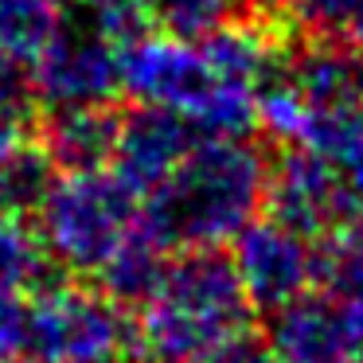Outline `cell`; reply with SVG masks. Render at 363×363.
<instances>
[{
    "label": "cell",
    "mask_w": 363,
    "mask_h": 363,
    "mask_svg": "<svg viewBox=\"0 0 363 363\" xmlns=\"http://www.w3.org/2000/svg\"><path fill=\"white\" fill-rule=\"evenodd\" d=\"M55 24L59 0H0V59L32 71Z\"/></svg>",
    "instance_id": "cell-17"
},
{
    "label": "cell",
    "mask_w": 363,
    "mask_h": 363,
    "mask_svg": "<svg viewBox=\"0 0 363 363\" xmlns=\"http://www.w3.org/2000/svg\"><path fill=\"white\" fill-rule=\"evenodd\" d=\"M55 258L28 215H0V293L35 297L51 285Z\"/></svg>",
    "instance_id": "cell-14"
},
{
    "label": "cell",
    "mask_w": 363,
    "mask_h": 363,
    "mask_svg": "<svg viewBox=\"0 0 363 363\" xmlns=\"http://www.w3.org/2000/svg\"><path fill=\"white\" fill-rule=\"evenodd\" d=\"M211 363H277L274 355H269V347L262 344V340H238V344H230L223 355H215Z\"/></svg>",
    "instance_id": "cell-21"
},
{
    "label": "cell",
    "mask_w": 363,
    "mask_h": 363,
    "mask_svg": "<svg viewBox=\"0 0 363 363\" xmlns=\"http://www.w3.org/2000/svg\"><path fill=\"white\" fill-rule=\"evenodd\" d=\"M121 94L188 118L203 137H246L262 86L219 59L207 40L145 35L121 55Z\"/></svg>",
    "instance_id": "cell-3"
},
{
    "label": "cell",
    "mask_w": 363,
    "mask_h": 363,
    "mask_svg": "<svg viewBox=\"0 0 363 363\" xmlns=\"http://www.w3.org/2000/svg\"><path fill=\"white\" fill-rule=\"evenodd\" d=\"M355 363H363V352H359V359H355Z\"/></svg>",
    "instance_id": "cell-23"
},
{
    "label": "cell",
    "mask_w": 363,
    "mask_h": 363,
    "mask_svg": "<svg viewBox=\"0 0 363 363\" xmlns=\"http://www.w3.org/2000/svg\"><path fill=\"white\" fill-rule=\"evenodd\" d=\"M230 262H235L238 281H242L254 313H277L289 301L305 297L320 274L316 242L301 230L285 227L274 215H266V219L258 215L235 238Z\"/></svg>",
    "instance_id": "cell-7"
},
{
    "label": "cell",
    "mask_w": 363,
    "mask_h": 363,
    "mask_svg": "<svg viewBox=\"0 0 363 363\" xmlns=\"http://www.w3.org/2000/svg\"><path fill=\"white\" fill-rule=\"evenodd\" d=\"M320 289L340 297L363 320V227H344L340 235L324 238L320 246Z\"/></svg>",
    "instance_id": "cell-18"
},
{
    "label": "cell",
    "mask_w": 363,
    "mask_h": 363,
    "mask_svg": "<svg viewBox=\"0 0 363 363\" xmlns=\"http://www.w3.org/2000/svg\"><path fill=\"white\" fill-rule=\"evenodd\" d=\"M269 168L250 137H199L172 176L145 196V227L168 250H219L266 207Z\"/></svg>",
    "instance_id": "cell-1"
},
{
    "label": "cell",
    "mask_w": 363,
    "mask_h": 363,
    "mask_svg": "<svg viewBox=\"0 0 363 363\" xmlns=\"http://www.w3.org/2000/svg\"><path fill=\"white\" fill-rule=\"evenodd\" d=\"M281 79L305 98L308 110L363 102V51L347 43L308 40L297 55L281 59Z\"/></svg>",
    "instance_id": "cell-11"
},
{
    "label": "cell",
    "mask_w": 363,
    "mask_h": 363,
    "mask_svg": "<svg viewBox=\"0 0 363 363\" xmlns=\"http://www.w3.org/2000/svg\"><path fill=\"white\" fill-rule=\"evenodd\" d=\"M269 0H149V12L168 35L180 40H203L219 28L254 20L266 12Z\"/></svg>",
    "instance_id": "cell-16"
},
{
    "label": "cell",
    "mask_w": 363,
    "mask_h": 363,
    "mask_svg": "<svg viewBox=\"0 0 363 363\" xmlns=\"http://www.w3.org/2000/svg\"><path fill=\"white\" fill-rule=\"evenodd\" d=\"M121 118L113 106H79V110H55L43 125V145L55 172H86V168H110L113 145H118Z\"/></svg>",
    "instance_id": "cell-12"
},
{
    "label": "cell",
    "mask_w": 363,
    "mask_h": 363,
    "mask_svg": "<svg viewBox=\"0 0 363 363\" xmlns=\"http://www.w3.org/2000/svg\"><path fill=\"white\" fill-rule=\"evenodd\" d=\"M59 4H63V0H59Z\"/></svg>",
    "instance_id": "cell-24"
},
{
    "label": "cell",
    "mask_w": 363,
    "mask_h": 363,
    "mask_svg": "<svg viewBox=\"0 0 363 363\" xmlns=\"http://www.w3.org/2000/svg\"><path fill=\"white\" fill-rule=\"evenodd\" d=\"M137 352V324L102 289L55 285L28 297L24 363H125Z\"/></svg>",
    "instance_id": "cell-5"
},
{
    "label": "cell",
    "mask_w": 363,
    "mask_h": 363,
    "mask_svg": "<svg viewBox=\"0 0 363 363\" xmlns=\"http://www.w3.org/2000/svg\"><path fill=\"white\" fill-rule=\"evenodd\" d=\"M266 207L274 219L313 242L355 227L363 215V203L352 196V188L308 149H289L285 157H277V164L269 168Z\"/></svg>",
    "instance_id": "cell-8"
},
{
    "label": "cell",
    "mask_w": 363,
    "mask_h": 363,
    "mask_svg": "<svg viewBox=\"0 0 363 363\" xmlns=\"http://www.w3.org/2000/svg\"><path fill=\"white\" fill-rule=\"evenodd\" d=\"M254 305L230 254L180 250L137 320V352L149 363H211L250 336Z\"/></svg>",
    "instance_id": "cell-2"
},
{
    "label": "cell",
    "mask_w": 363,
    "mask_h": 363,
    "mask_svg": "<svg viewBox=\"0 0 363 363\" xmlns=\"http://www.w3.org/2000/svg\"><path fill=\"white\" fill-rule=\"evenodd\" d=\"M285 12L305 40L347 43L363 51V0H285Z\"/></svg>",
    "instance_id": "cell-19"
},
{
    "label": "cell",
    "mask_w": 363,
    "mask_h": 363,
    "mask_svg": "<svg viewBox=\"0 0 363 363\" xmlns=\"http://www.w3.org/2000/svg\"><path fill=\"white\" fill-rule=\"evenodd\" d=\"M24 129H20V121H12V118H0V164L4 160H12L20 149H24Z\"/></svg>",
    "instance_id": "cell-22"
},
{
    "label": "cell",
    "mask_w": 363,
    "mask_h": 363,
    "mask_svg": "<svg viewBox=\"0 0 363 363\" xmlns=\"http://www.w3.org/2000/svg\"><path fill=\"white\" fill-rule=\"evenodd\" d=\"M293 149H308L313 157H320L363 203V102L313 110Z\"/></svg>",
    "instance_id": "cell-13"
},
{
    "label": "cell",
    "mask_w": 363,
    "mask_h": 363,
    "mask_svg": "<svg viewBox=\"0 0 363 363\" xmlns=\"http://www.w3.org/2000/svg\"><path fill=\"white\" fill-rule=\"evenodd\" d=\"M63 4H71L79 16H86L121 51L152 35V24H157L149 12V0H63Z\"/></svg>",
    "instance_id": "cell-20"
},
{
    "label": "cell",
    "mask_w": 363,
    "mask_h": 363,
    "mask_svg": "<svg viewBox=\"0 0 363 363\" xmlns=\"http://www.w3.org/2000/svg\"><path fill=\"white\" fill-rule=\"evenodd\" d=\"M145 199L113 168L55 172L48 184L35 227L59 269L98 277L106 262L141 230Z\"/></svg>",
    "instance_id": "cell-4"
},
{
    "label": "cell",
    "mask_w": 363,
    "mask_h": 363,
    "mask_svg": "<svg viewBox=\"0 0 363 363\" xmlns=\"http://www.w3.org/2000/svg\"><path fill=\"white\" fill-rule=\"evenodd\" d=\"M199 137L203 133L180 113L160 110V106H137L118 125L110 168L145 199L172 176V168L196 149Z\"/></svg>",
    "instance_id": "cell-10"
},
{
    "label": "cell",
    "mask_w": 363,
    "mask_h": 363,
    "mask_svg": "<svg viewBox=\"0 0 363 363\" xmlns=\"http://www.w3.org/2000/svg\"><path fill=\"white\" fill-rule=\"evenodd\" d=\"M164 266H168V246L141 223V230L106 262V269L98 274V289L110 293L125 308L145 305L149 293L157 289V281L164 277Z\"/></svg>",
    "instance_id": "cell-15"
},
{
    "label": "cell",
    "mask_w": 363,
    "mask_h": 363,
    "mask_svg": "<svg viewBox=\"0 0 363 363\" xmlns=\"http://www.w3.org/2000/svg\"><path fill=\"white\" fill-rule=\"evenodd\" d=\"M121 55L86 16L59 4V24L48 48L32 63V90L43 110H79V106H110L121 94Z\"/></svg>",
    "instance_id": "cell-6"
},
{
    "label": "cell",
    "mask_w": 363,
    "mask_h": 363,
    "mask_svg": "<svg viewBox=\"0 0 363 363\" xmlns=\"http://www.w3.org/2000/svg\"><path fill=\"white\" fill-rule=\"evenodd\" d=\"M266 347L277 363H355L363 352V320L328 289H308L269 313Z\"/></svg>",
    "instance_id": "cell-9"
}]
</instances>
